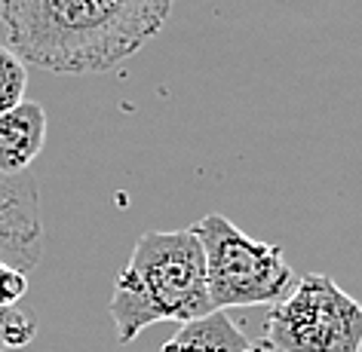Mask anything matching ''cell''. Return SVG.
<instances>
[{"mask_svg":"<svg viewBox=\"0 0 362 352\" xmlns=\"http://www.w3.org/2000/svg\"><path fill=\"white\" fill-rule=\"evenodd\" d=\"M246 352H276V349H274V346H270V343H267V340H258V343H252V346H249Z\"/></svg>","mask_w":362,"mask_h":352,"instance_id":"11","label":"cell"},{"mask_svg":"<svg viewBox=\"0 0 362 352\" xmlns=\"http://www.w3.org/2000/svg\"><path fill=\"white\" fill-rule=\"evenodd\" d=\"M264 328L276 352H362V303L332 276L307 273L270 306Z\"/></svg>","mask_w":362,"mask_h":352,"instance_id":"4","label":"cell"},{"mask_svg":"<svg viewBox=\"0 0 362 352\" xmlns=\"http://www.w3.org/2000/svg\"><path fill=\"white\" fill-rule=\"evenodd\" d=\"M252 340L240 331V324H233L228 312L215 310L178 324L160 352H246Z\"/></svg>","mask_w":362,"mask_h":352,"instance_id":"7","label":"cell"},{"mask_svg":"<svg viewBox=\"0 0 362 352\" xmlns=\"http://www.w3.org/2000/svg\"><path fill=\"white\" fill-rule=\"evenodd\" d=\"M28 89V65L10 47H0V114L25 102Z\"/></svg>","mask_w":362,"mask_h":352,"instance_id":"8","label":"cell"},{"mask_svg":"<svg viewBox=\"0 0 362 352\" xmlns=\"http://www.w3.org/2000/svg\"><path fill=\"white\" fill-rule=\"evenodd\" d=\"M43 257L40 190L31 171L0 175V260L31 273Z\"/></svg>","mask_w":362,"mask_h":352,"instance_id":"5","label":"cell"},{"mask_svg":"<svg viewBox=\"0 0 362 352\" xmlns=\"http://www.w3.org/2000/svg\"><path fill=\"white\" fill-rule=\"evenodd\" d=\"M47 141V111L37 102H19L0 114V175H25Z\"/></svg>","mask_w":362,"mask_h":352,"instance_id":"6","label":"cell"},{"mask_svg":"<svg viewBox=\"0 0 362 352\" xmlns=\"http://www.w3.org/2000/svg\"><path fill=\"white\" fill-rule=\"evenodd\" d=\"M175 0H0L10 49L52 74H105L166 25Z\"/></svg>","mask_w":362,"mask_h":352,"instance_id":"1","label":"cell"},{"mask_svg":"<svg viewBox=\"0 0 362 352\" xmlns=\"http://www.w3.org/2000/svg\"><path fill=\"white\" fill-rule=\"evenodd\" d=\"M37 337V322L19 306L0 310V352L6 349H25L28 343Z\"/></svg>","mask_w":362,"mask_h":352,"instance_id":"9","label":"cell"},{"mask_svg":"<svg viewBox=\"0 0 362 352\" xmlns=\"http://www.w3.org/2000/svg\"><path fill=\"white\" fill-rule=\"evenodd\" d=\"M25 294H28V273H22V269L0 260V310L19 306Z\"/></svg>","mask_w":362,"mask_h":352,"instance_id":"10","label":"cell"},{"mask_svg":"<svg viewBox=\"0 0 362 352\" xmlns=\"http://www.w3.org/2000/svg\"><path fill=\"white\" fill-rule=\"evenodd\" d=\"M209 312L215 310L206 288V260L191 227L141 233L111 297L117 340L132 343L157 322L185 324Z\"/></svg>","mask_w":362,"mask_h":352,"instance_id":"2","label":"cell"},{"mask_svg":"<svg viewBox=\"0 0 362 352\" xmlns=\"http://www.w3.org/2000/svg\"><path fill=\"white\" fill-rule=\"evenodd\" d=\"M203 248L212 310L276 303L292 285V267L279 245L258 242L224 214H206L191 227Z\"/></svg>","mask_w":362,"mask_h":352,"instance_id":"3","label":"cell"}]
</instances>
